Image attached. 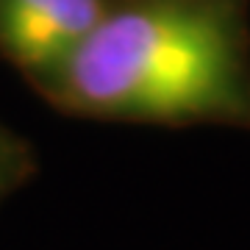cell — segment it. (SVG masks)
I'll list each match as a JSON object with an SVG mask.
<instances>
[{
    "label": "cell",
    "mask_w": 250,
    "mask_h": 250,
    "mask_svg": "<svg viewBox=\"0 0 250 250\" xmlns=\"http://www.w3.org/2000/svg\"><path fill=\"white\" fill-rule=\"evenodd\" d=\"M67 114L250 128V31L239 0H111L89 36L36 81Z\"/></svg>",
    "instance_id": "6da1fadb"
},
{
    "label": "cell",
    "mask_w": 250,
    "mask_h": 250,
    "mask_svg": "<svg viewBox=\"0 0 250 250\" xmlns=\"http://www.w3.org/2000/svg\"><path fill=\"white\" fill-rule=\"evenodd\" d=\"M108 6L111 0H0V50L36 83L89 36Z\"/></svg>",
    "instance_id": "7a4b0ae2"
},
{
    "label": "cell",
    "mask_w": 250,
    "mask_h": 250,
    "mask_svg": "<svg viewBox=\"0 0 250 250\" xmlns=\"http://www.w3.org/2000/svg\"><path fill=\"white\" fill-rule=\"evenodd\" d=\"M31 172V150L22 139L0 128V200H6Z\"/></svg>",
    "instance_id": "3957f363"
}]
</instances>
